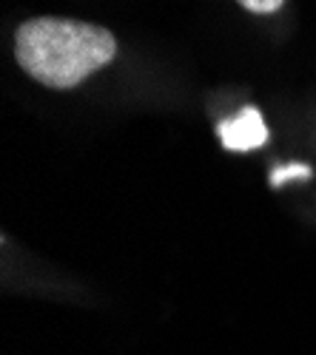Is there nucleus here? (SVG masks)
<instances>
[{"label": "nucleus", "instance_id": "obj_1", "mask_svg": "<svg viewBox=\"0 0 316 355\" xmlns=\"http://www.w3.org/2000/svg\"><path fill=\"white\" fill-rule=\"evenodd\" d=\"M117 40L108 28L72 20V17H32L15 32V57L17 66L46 88L80 85L89 74L106 69Z\"/></svg>", "mask_w": 316, "mask_h": 355}, {"label": "nucleus", "instance_id": "obj_2", "mask_svg": "<svg viewBox=\"0 0 316 355\" xmlns=\"http://www.w3.org/2000/svg\"><path fill=\"white\" fill-rule=\"evenodd\" d=\"M217 137L228 151H253L268 142V128L263 123V114L253 105H245L240 114L228 116L217 125Z\"/></svg>", "mask_w": 316, "mask_h": 355}, {"label": "nucleus", "instance_id": "obj_3", "mask_svg": "<svg viewBox=\"0 0 316 355\" xmlns=\"http://www.w3.org/2000/svg\"><path fill=\"white\" fill-rule=\"evenodd\" d=\"M308 180L310 176V168L308 165H282V168H276L274 173H271V185L276 188V185H282L285 180Z\"/></svg>", "mask_w": 316, "mask_h": 355}, {"label": "nucleus", "instance_id": "obj_4", "mask_svg": "<svg viewBox=\"0 0 316 355\" xmlns=\"http://www.w3.org/2000/svg\"><path fill=\"white\" fill-rule=\"evenodd\" d=\"M237 3L253 15H274L285 6V0H237Z\"/></svg>", "mask_w": 316, "mask_h": 355}]
</instances>
